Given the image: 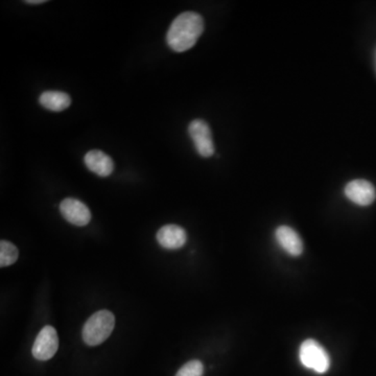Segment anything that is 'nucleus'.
<instances>
[{"label":"nucleus","instance_id":"7","mask_svg":"<svg viewBox=\"0 0 376 376\" xmlns=\"http://www.w3.org/2000/svg\"><path fill=\"white\" fill-rule=\"evenodd\" d=\"M60 212L68 223L76 226H86L91 221L89 208L82 201L74 198L63 200L60 205Z\"/></svg>","mask_w":376,"mask_h":376},{"label":"nucleus","instance_id":"3","mask_svg":"<svg viewBox=\"0 0 376 376\" xmlns=\"http://www.w3.org/2000/svg\"><path fill=\"white\" fill-rule=\"evenodd\" d=\"M299 357L305 367L314 370L317 373H325L330 367V357L327 351L317 341H305L299 350Z\"/></svg>","mask_w":376,"mask_h":376},{"label":"nucleus","instance_id":"12","mask_svg":"<svg viewBox=\"0 0 376 376\" xmlns=\"http://www.w3.org/2000/svg\"><path fill=\"white\" fill-rule=\"evenodd\" d=\"M19 257V251L14 243L8 241H0V266H11L15 264Z\"/></svg>","mask_w":376,"mask_h":376},{"label":"nucleus","instance_id":"4","mask_svg":"<svg viewBox=\"0 0 376 376\" xmlns=\"http://www.w3.org/2000/svg\"><path fill=\"white\" fill-rule=\"evenodd\" d=\"M188 133L195 144L198 154L210 158L214 154V144L210 126L202 119H195L188 126Z\"/></svg>","mask_w":376,"mask_h":376},{"label":"nucleus","instance_id":"15","mask_svg":"<svg viewBox=\"0 0 376 376\" xmlns=\"http://www.w3.org/2000/svg\"><path fill=\"white\" fill-rule=\"evenodd\" d=\"M375 61H376V55H375Z\"/></svg>","mask_w":376,"mask_h":376},{"label":"nucleus","instance_id":"9","mask_svg":"<svg viewBox=\"0 0 376 376\" xmlns=\"http://www.w3.org/2000/svg\"><path fill=\"white\" fill-rule=\"evenodd\" d=\"M84 162L89 171L100 177H108L114 171L112 158L100 150H92L87 153Z\"/></svg>","mask_w":376,"mask_h":376},{"label":"nucleus","instance_id":"11","mask_svg":"<svg viewBox=\"0 0 376 376\" xmlns=\"http://www.w3.org/2000/svg\"><path fill=\"white\" fill-rule=\"evenodd\" d=\"M39 103L47 110L62 112L71 105V99L63 91H45L39 98Z\"/></svg>","mask_w":376,"mask_h":376},{"label":"nucleus","instance_id":"8","mask_svg":"<svg viewBox=\"0 0 376 376\" xmlns=\"http://www.w3.org/2000/svg\"><path fill=\"white\" fill-rule=\"evenodd\" d=\"M156 239L159 245L164 249L177 250L185 245L187 241V233L178 225H165L159 229Z\"/></svg>","mask_w":376,"mask_h":376},{"label":"nucleus","instance_id":"1","mask_svg":"<svg viewBox=\"0 0 376 376\" xmlns=\"http://www.w3.org/2000/svg\"><path fill=\"white\" fill-rule=\"evenodd\" d=\"M204 19L195 12L180 14L169 26L166 42L169 49L176 53L191 49L197 43L204 31Z\"/></svg>","mask_w":376,"mask_h":376},{"label":"nucleus","instance_id":"14","mask_svg":"<svg viewBox=\"0 0 376 376\" xmlns=\"http://www.w3.org/2000/svg\"><path fill=\"white\" fill-rule=\"evenodd\" d=\"M46 3V0H28L26 3L28 5H41V3Z\"/></svg>","mask_w":376,"mask_h":376},{"label":"nucleus","instance_id":"5","mask_svg":"<svg viewBox=\"0 0 376 376\" xmlns=\"http://www.w3.org/2000/svg\"><path fill=\"white\" fill-rule=\"evenodd\" d=\"M59 336L53 326L47 325L41 330L33 346V357L38 361H49L57 353Z\"/></svg>","mask_w":376,"mask_h":376},{"label":"nucleus","instance_id":"13","mask_svg":"<svg viewBox=\"0 0 376 376\" xmlns=\"http://www.w3.org/2000/svg\"><path fill=\"white\" fill-rule=\"evenodd\" d=\"M204 366L202 361L198 359L188 361L186 363L179 371L177 372L176 376H203Z\"/></svg>","mask_w":376,"mask_h":376},{"label":"nucleus","instance_id":"6","mask_svg":"<svg viewBox=\"0 0 376 376\" xmlns=\"http://www.w3.org/2000/svg\"><path fill=\"white\" fill-rule=\"evenodd\" d=\"M344 193L347 199L359 206H369L376 199L375 187L367 180H352L345 186Z\"/></svg>","mask_w":376,"mask_h":376},{"label":"nucleus","instance_id":"2","mask_svg":"<svg viewBox=\"0 0 376 376\" xmlns=\"http://www.w3.org/2000/svg\"><path fill=\"white\" fill-rule=\"evenodd\" d=\"M115 317L111 311H100L93 314L83 327L82 336L88 346H98L112 334Z\"/></svg>","mask_w":376,"mask_h":376},{"label":"nucleus","instance_id":"10","mask_svg":"<svg viewBox=\"0 0 376 376\" xmlns=\"http://www.w3.org/2000/svg\"><path fill=\"white\" fill-rule=\"evenodd\" d=\"M277 243L292 256H299L303 252V241L300 235L289 226H280L275 231Z\"/></svg>","mask_w":376,"mask_h":376}]
</instances>
